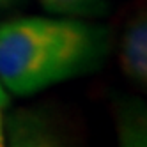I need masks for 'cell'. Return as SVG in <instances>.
Listing matches in <instances>:
<instances>
[{
    "mask_svg": "<svg viewBox=\"0 0 147 147\" xmlns=\"http://www.w3.org/2000/svg\"><path fill=\"white\" fill-rule=\"evenodd\" d=\"M7 138L11 145L51 147L69 144L71 135L60 115L46 108H22L9 115Z\"/></svg>",
    "mask_w": 147,
    "mask_h": 147,
    "instance_id": "cell-2",
    "label": "cell"
},
{
    "mask_svg": "<svg viewBox=\"0 0 147 147\" xmlns=\"http://www.w3.org/2000/svg\"><path fill=\"white\" fill-rule=\"evenodd\" d=\"M119 60L124 75L147 94V4L133 14L124 30Z\"/></svg>",
    "mask_w": 147,
    "mask_h": 147,
    "instance_id": "cell-3",
    "label": "cell"
},
{
    "mask_svg": "<svg viewBox=\"0 0 147 147\" xmlns=\"http://www.w3.org/2000/svg\"><path fill=\"white\" fill-rule=\"evenodd\" d=\"M23 0H0V14L2 13H7V11H11L13 7L20 5Z\"/></svg>",
    "mask_w": 147,
    "mask_h": 147,
    "instance_id": "cell-6",
    "label": "cell"
},
{
    "mask_svg": "<svg viewBox=\"0 0 147 147\" xmlns=\"http://www.w3.org/2000/svg\"><path fill=\"white\" fill-rule=\"evenodd\" d=\"M2 128H4V124H2V112H0V145H4V133H2Z\"/></svg>",
    "mask_w": 147,
    "mask_h": 147,
    "instance_id": "cell-7",
    "label": "cell"
},
{
    "mask_svg": "<svg viewBox=\"0 0 147 147\" xmlns=\"http://www.w3.org/2000/svg\"><path fill=\"white\" fill-rule=\"evenodd\" d=\"M112 50V32L78 18H14L0 23V82L30 96L98 71Z\"/></svg>",
    "mask_w": 147,
    "mask_h": 147,
    "instance_id": "cell-1",
    "label": "cell"
},
{
    "mask_svg": "<svg viewBox=\"0 0 147 147\" xmlns=\"http://www.w3.org/2000/svg\"><path fill=\"white\" fill-rule=\"evenodd\" d=\"M112 112L119 144L147 147V103L136 96L115 92L112 96Z\"/></svg>",
    "mask_w": 147,
    "mask_h": 147,
    "instance_id": "cell-4",
    "label": "cell"
},
{
    "mask_svg": "<svg viewBox=\"0 0 147 147\" xmlns=\"http://www.w3.org/2000/svg\"><path fill=\"white\" fill-rule=\"evenodd\" d=\"M48 13L69 18H98L107 14L110 0H39Z\"/></svg>",
    "mask_w": 147,
    "mask_h": 147,
    "instance_id": "cell-5",
    "label": "cell"
}]
</instances>
